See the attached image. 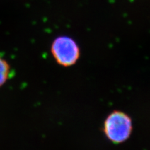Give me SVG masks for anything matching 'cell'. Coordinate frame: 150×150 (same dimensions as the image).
Listing matches in <instances>:
<instances>
[{"label": "cell", "instance_id": "1", "mask_svg": "<svg viewBox=\"0 0 150 150\" xmlns=\"http://www.w3.org/2000/svg\"><path fill=\"white\" fill-rule=\"evenodd\" d=\"M133 130L132 120L125 112L114 111L106 117L103 125L106 137L115 144L127 140Z\"/></svg>", "mask_w": 150, "mask_h": 150}, {"label": "cell", "instance_id": "2", "mask_svg": "<svg viewBox=\"0 0 150 150\" xmlns=\"http://www.w3.org/2000/svg\"><path fill=\"white\" fill-rule=\"evenodd\" d=\"M51 53L55 62L64 67H69L77 63L80 57V49L76 41L68 36H59L53 40Z\"/></svg>", "mask_w": 150, "mask_h": 150}, {"label": "cell", "instance_id": "3", "mask_svg": "<svg viewBox=\"0 0 150 150\" xmlns=\"http://www.w3.org/2000/svg\"><path fill=\"white\" fill-rule=\"evenodd\" d=\"M11 66L6 59L0 56V88L10 79L11 76Z\"/></svg>", "mask_w": 150, "mask_h": 150}]
</instances>
